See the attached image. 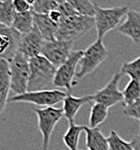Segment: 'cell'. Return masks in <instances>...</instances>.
<instances>
[{"instance_id": "4fadbf2b", "label": "cell", "mask_w": 140, "mask_h": 150, "mask_svg": "<svg viewBox=\"0 0 140 150\" xmlns=\"http://www.w3.org/2000/svg\"><path fill=\"white\" fill-rule=\"evenodd\" d=\"M117 30L130 38L135 43H140V11H128L125 21L117 27Z\"/></svg>"}, {"instance_id": "5bb4252c", "label": "cell", "mask_w": 140, "mask_h": 150, "mask_svg": "<svg viewBox=\"0 0 140 150\" xmlns=\"http://www.w3.org/2000/svg\"><path fill=\"white\" fill-rule=\"evenodd\" d=\"M92 101H93V96L92 95L75 97L68 94L63 102L64 116L69 120L70 124L75 123V117L77 115L78 111L80 110V108L85 104H92Z\"/></svg>"}, {"instance_id": "5b68a950", "label": "cell", "mask_w": 140, "mask_h": 150, "mask_svg": "<svg viewBox=\"0 0 140 150\" xmlns=\"http://www.w3.org/2000/svg\"><path fill=\"white\" fill-rule=\"evenodd\" d=\"M108 55L109 52L105 47L103 40L97 38V40L84 50L83 57L79 63L80 69L76 74V78L81 80L82 78L91 74L107 59Z\"/></svg>"}, {"instance_id": "f1b7e54d", "label": "cell", "mask_w": 140, "mask_h": 150, "mask_svg": "<svg viewBox=\"0 0 140 150\" xmlns=\"http://www.w3.org/2000/svg\"><path fill=\"white\" fill-rule=\"evenodd\" d=\"M49 16L50 19H52V21H54V23H57V24H59V22H61L62 20H63V18H64L62 12L59 10V8L56 9V10H54V11H52V12L49 14Z\"/></svg>"}, {"instance_id": "6da1fadb", "label": "cell", "mask_w": 140, "mask_h": 150, "mask_svg": "<svg viewBox=\"0 0 140 150\" xmlns=\"http://www.w3.org/2000/svg\"><path fill=\"white\" fill-rule=\"evenodd\" d=\"M30 76L28 81L27 92L43 91L54 86L57 68L50 64L42 55H37L29 59Z\"/></svg>"}, {"instance_id": "ac0fdd59", "label": "cell", "mask_w": 140, "mask_h": 150, "mask_svg": "<svg viewBox=\"0 0 140 150\" xmlns=\"http://www.w3.org/2000/svg\"><path fill=\"white\" fill-rule=\"evenodd\" d=\"M34 27V19L33 10L24 13H16L12 28L19 32L20 34H26L33 30Z\"/></svg>"}, {"instance_id": "ba28073f", "label": "cell", "mask_w": 140, "mask_h": 150, "mask_svg": "<svg viewBox=\"0 0 140 150\" xmlns=\"http://www.w3.org/2000/svg\"><path fill=\"white\" fill-rule=\"evenodd\" d=\"M84 50H73L66 61L57 69L56 77L54 80V87L65 88L66 91L70 92L73 86L77 85V81H74L76 77V68L79 64L83 57Z\"/></svg>"}, {"instance_id": "d6986e66", "label": "cell", "mask_w": 140, "mask_h": 150, "mask_svg": "<svg viewBox=\"0 0 140 150\" xmlns=\"http://www.w3.org/2000/svg\"><path fill=\"white\" fill-rule=\"evenodd\" d=\"M85 127L86 126L76 125L75 123L69 125L68 130L63 137V141L69 150H79L78 146H79L80 135L83 131H85Z\"/></svg>"}, {"instance_id": "603a6c76", "label": "cell", "mask_w": 140, "mask_h": 150, "mask_svg": "<svg viewBox=\"0 0 140 150\" xmlns=\"http://www.w3.org/2000/svg\"><path fill=\"white\" fill-rule=\"evenodd\" d=\"M73 8L79 15L95 17L97 3L89 1V0H70Z\"/></svg>"}, {"instance_id": "2e32d148", "label": "cell", "mask_w": 140, "mask_h": 150, "mask_svg": "<svg viewBox=\"0 0 140 150\" xmlns=\"http://www.w3.org/2000/svg\"><path fill=\"white\" fill-rule=\"evenodd\" d=\"M34 26L38 29L45 40H56V34L59 28V24L54 23L49 15L33 13Z\"/></svg>"}, {"instance_id": "7402d4cb", "label": "cell", "mask_w": 140, "mask_h": 150, "mask_svg": "<svg viewBox=\"0 0 140 150\" xmlns=\"http://www.w3.org/2000/svg\"><path fill=\"white\" fill-rule=\"evenodd\" d=\"M122 93L124 97V107L131 105L140 98V82L136 80H130Z\"/></svg>"}, {"instance_id": "8992f818", "label": "cell", "mask_w": 140, "mask_h": 150, "mask_svg": "<svg viewBox=\"0 0 140 150\" xmlns=\"http://www.w3.org/2000/svg\"><path fill=\"white\" fill-rule=\"evenodd\" d=\"M68 93L61 90H43L36 92H26L22 95H17L9 99V102L29 103L45 108L54 107L57 104L64 102Z\"/></svg>"}, {"instance_id": "cb8c5ba5", "label": "cell", "mask_w": 140, "mask_h": 150, "mask_svg": "<svg viewBox=\"0 0 140 150\" xmlns=\"http://www.w3.org/2000/svg\"><path fill=\"white\" fill-rule=\"evenodd\" d=\"M59 8V1L54 0H34L31 10L36 14L49 15L52 11Z\"/></svg>"}, {"instance_id": "30bf717a", "label": "cell", "mask_w": 140, "mask_h": 150, "mask_svg": "<svg viewBox=\"0 0 140 150\" xmlns=\"http://www.w3.org/2000/svg\"><path fill=\"white\" fill-rule=\"evenodd\" d=\"M123 74L121 71L116 73L112 77L111 81L103 89L96 92L93 96V101L95 103H99L110 108L117 105L118 103H123L124 97L123 93L119 91V81L121 80Z\"/></svg>"}, {"instance_id": "7c38bea8", "label": "cell", "mask_w": 140, "mask_h": 150, "mask_svg": "<svg viewBox=\"0 0 140 150\" xmlns=\"http://www.w3.org/2000/svg\"><path fill=\"white\" fill-rule=\"evenodd\" d=\"M45 40L35 26L26 34H21L18 45V52L29 59L40 55Z\"/></svg>"}, {"instance_id": "9c48e42d", "label": "cell", "mask_w": 140, "mask_h": 150, "mask_svg": "<svg viewBox=\"0 0 140 150\" xmlns=\"http://www.w3.org/2000/svg\"><path fill=\"white\" fill-rule=\"evenodd\" d=\"M72 41L64 40H45L41 48V54L43 57L52 64L57 69L59 68L69 59L71 52H73Z\"/></svg>"}, {"instance_id": "9a60e30c", "label": "cell", "mask_w": 140, "mask_h": 150, "mask_svg": "<svg viewBox=\"0 0 140 150\" xmlns=\"http://www.w3.org/2000/svg\"><path fill=\"white\" fill-rule=\"evenodd\" d=\"M11 90L9 62L0 59V115L5 110L8 102V94Z\"/></svg>"}, {"instance_id": "ffe728a7", "label": "cell", "mask_w": 140, "mask_h": 150, "mask_svg": "<svg viewBox=\"0 0 140 150\" xmlns=\"http://www.w3.org/2000/svg\"><path fill=\"white\" fill-rule=\"evenodd\" d=\"M108 111H109V108L102 104H92L90 118H89V127L98 128V126L102 124L108 117Z\"/></svg>"}, {"instance_id": "d4e9b609", "label": "cell", "mask_w": 140, "mask_h": 150, "mask_svg": "<svg viewBox=\"0 0 140 150\" xmlns=\"http://www.w3.org/2000/svg\"><path fill=\"white\" fill-rule=\"evenodd\" d=\"M107 138L110 150H134L131 142L123 140L116 131L112 130Z\"/></svg>"}, {"instance_id": "3957f363", "label": "cell", "mask_w": 140, "mask_h": 150, "mask_svg": "<svg viewBox=\"0 0 140 150\" xmlns=\"http://www.w3.org/2000/svg\"><path fill=\"white\" fill-rule=\"evenodd\" d=\"M9 73L11 91L15 93V96L26 93L30 76L28 57L17 52L13 59L9 61Z\"/></svg>"}, {"instance_id": "f546056e", "label": "cell", "mask_w": 140, "mask_h": 150, "mask_svg": "<svg viewBox=\"0 0 140 150\" xmlns=\"http://www.w3.org/2000/svg\"><path fill=\"white\" fill-rule=\"evenodd\" d=\"M130 142H131V144L133 146V149H134V150H140V133L138 135L133 136Z\"/></svg>"}, {"instance_id": "8fae6325", "label": "cell", "mask_w": 140, "mask_h": 150, "mask_svg": "<svg viewBox=\"0 0 140 150\" xmlns=\"http://www.w3.org/2000/svg\"><path fill=\"white\" fill-rule=\"evenodd\" d=\"M21 34L12 27L0 24V59L10 61L18 52Z\"/></svg>"}, {"instance_id": "e0dca14e", "label": "cell", "mask_w": 140, "mask_h": 150, "mask_svg": "<svg viewBox=\"0 0 140 150\" xmlns=\"http://www.w3.org/2000/svg\"><path fill=\"white\" fill-rule=\"evenodd\" d=\"M86 143L88 150H110L108 138L103 135L99 128L85 127Z\"/></svg>"}, {"instance_id": "4316f807", "label": "cell", "mask_w": 140, "mask_h": 150, "mask_svg": "<svg viewBox=\"0 0 140 150\" xmlns=\"http://www.w3.org/2000/svg\"><path fill=\"white\" fill-rule=\"evenodd\" d=\"M123 114L130 118L140 120V98L131 105L124 107Z\"/></svg>"}, {"instance_id": "277c9868", "label": "cell", "mask_w": 140, "mask_h": 150, "mask_svg": "<svg viewBox=\"0 0 140 150\" xmlns=\"http://www.w3.org/2000/svg\"><path fill=\"white\" fill-rule=\"evenodd\" d=\"M129 6H117L111 8H103L97 5L95 14V26L99 40H103L107 32L119 26L121 18L129 11Z\"/></svg>"}, {"instance_id": "44dd1931", "label": "cell", "mask_w": 140, "mask_h": 150, "mask_svg": "<svg viewBox=\"0 0 140 150\" xmlns=\"http://www.w3.org/2000/svg\"><path fill=\"white\" fill-rule=\"evenodd\" d=\"M16 11L11 0H0V24L12 27Z\"/></svg>"}, {"instance_id": "484cf974", "label": "cell", "mask_w": 140, "mask_h": 150, "mask_svg": "<svg viewBox=\"0 0 140 150\" xmlns=\"http://www.w3.org/2000/svg\"><path fill=\"white\" fill-rule=\"evenodd\" d=\"M121 73L127 75L131 80H136L140 82V57L128 63H124L121 67Z\"/></svg>"}, {"instance_id": "83f0119b", "label": "cell", "mask_w": 140, "mask_h": 150, "mask_svg": "<svg viewBox=\"0 0 140 150\" xmlns=\"http://www.w3.org/2000/svg\"><path fill=\"white\" fill-rule=\"evenodd\" d=\"M13 6L17 13H24L31 10V5L25 0H13Z\"/></svg>"}, {"instance_id": "52a82bcc", "label": "cell", "mask_w": 140, "mask_h": 150, "mask_svg": "<svg viewBox=\"0 0 140 150\" xmlns=\"http://www.w3.org/2000/svg\"><path fill=\"white\" fill-rule=\"evenodd\" d=\"M38 120V128L42 134V150H49L50 135L58 122L64 116L63 108H33Z\"/></svg>"}, {"instance_id": "7a4b0ae2", "label": "cell", "mask_w": 140, "mask_h": 150, "mask_svg": "<svg viewBox=\"0 0 140 150\" xmlns=\"http://www.w3.org/2000/svg\"><path fill=\"white\" fill-rule=\"evenodd\" d=\"M95 26V18L76 14L63 18L59 24L56 34V40L64 41H72L87 33Z\"/></svg>"}]
</instances>
